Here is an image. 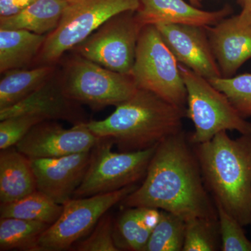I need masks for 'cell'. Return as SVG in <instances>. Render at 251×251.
Segmentation results:
<instances>
[{
  "label": "cell",
  "instance_id": "cell-1",
  "mask_svg": "<svg viewBox=\"0 0 251 251\" xmlns=\"http://www.w3.org/2000/svg\"><path fill=\"white\" fill-rule=\"evenodd\" d=\"M192 144L184 131L158 144L143 184L120 202L128 207L168 211L185 221L218 219Z\"/></svg>",
  "mask_w": 251,
  "mask_h": 251
},
{
  "label": "cell",
  "instance_id": "cell-2",
  "mask_svg": "<svg viewBox=\"0 0 251 251\" xmlns=\"http://www.w3.org/2000/svg\"><path fill=\"white\" fill-rule=\"evenodd\" d=\"M186 110L138 89L103 120L85 122L98 138H110L121 152L142 151L182 131Z\"/></svg>",
  "mask_w": 251,
  "mask_h": 251
},
{
  "label": "cell",
  "instance_id": "cell-3",
  "mask_svg": "<svg viewBox=\"0 0 251 251\" xmlns=\"http://www.w3.org/2000/svg\"><path fill=\"white\" fill-rule=\"evenodd\" d=\"M206 189L242 226L251 222V134L232 139L221 131L192 145Z\"/></svg>",
  "mask_w": 251,
  "mask_h": 251
},
{
  "label": "cell",
  "instance_id": "cell-4",
  "mask_svg": "<svg viewBox=\"0 0 251 251\" xmlns=\"http://www.w3.org/2000/svg\"><path fill=\"white\" fill-rule=\"evenodd\" d=\"M140 0H69L58 25L47 34L34 64L55 65L63 54L85 41L110 18L135 11Z\"/></svg>",
  "mask_w": 251,
  "mask_h": 251
},
{
  "label": "cell",
  "instance_id": "cell-5",
  "mask_svg": "<svg viewBox=\"0 0 251 251\" xmlns=\"http://www.w3.org/2000/svg\"><path fill=\"white\" fill-rule=\"evenodd\" d=\"M179 69L186 89V117L194 126L188 136L192 145L205 143L221 131L251 134V122L236 110L228 98L208 79L184 66Z\"/></svg>",
  "mask_w": 251,
  "mask_h": 251
},
{
  "label": "cell",
  "instance_id": "cell-6",
  "mask_svg": "<svg viewBox=\"0 0 251 251\" xmlns=\"http://www.w3.org/2000/svg\"><path fill=\"white\" fill-rule=\"evenodd\" d=\"M130 75L138 89L186 110L187 94L179 62L153 25L142 29Z\"/></svg>",
  "mask_w": 251,
  "mask_h": 251
},
{
  "label": "cell",
  "instance_id": "cell-7",
  "mask_svg": "<svg viewBox=\"0 0 251 251\" xmlns=\"http://www.w3.org/2000/svg\"><path fill=\"white\" fill-rule=\"evenodd\" d=\"M60 78L69 98L94 110L117 106L138 89L130 74L110 70L76 54Z\"/></svg>",
  "mask_w": 251,
  "mask_h": 251
},
{
  "label": "cell",
  "instance_id": "cell-8",
  "mask_svg": "<svg viewBox=\"0 0 251 251\" xmlns=\"http://www.w3.org/2000/svg\"><path fill=\"white\" fill-rule=\"evenodd\" d=\"M113 141L100 138L91 152L88 169L74 198L117 191L145 177L157 146L142 151L114 152Z\"/></svg>",
  "mask_w": 251,
  "mask_h": 251
},
{
  "label": "cell",
  "instance_id": "cell-9",
  "mask_svg": "<svg viewBox=\"0 0 251 251\" xmlns=\"http://www.w3.org/2000/svg\"><path fill=\"white\" fill-rule=\"evenodd\" d=\"M145 26L136 11H126L110 18L73 50L77 55L106 69L130 75Z\"/></svg>",
  "mask_w": 251,
  "mask_h": 251
},
{
  "label": "cell",
  "instance_id": "cell-10",
  "mask_svg": "<svg viewBox=\"0 0 251 251\" xmlns=\"http://www.w3.org/2000/svg\"><path fill=\"white\" fill-rule=\"evenodd\" d=\"M138 188L130 185L90 197L69 200L63 204L59 219L43 233L39 240L41 251H61L72 249L75 242L93 230L99 220L117 203Z\"/></svg>",
  "mask_w": 251,
  "mask_h": 251
},
{
  "label": "cell",
  "instance_id": "cell-11",
  "mask_svg": "<svg viewBox=\"0 0 251 251\" xmlns=\"http://www.w3.org/2000/svg\"><path fill=\"white\" fill-rule=\"evenodd\" d=\"M99 139L85 122L67 129L57 122L47 120L33 127L16 148L30 159L57 158L91 151Z\"/></svg>",
  "mask_w": 251,
  "mask_h": 251
},
{
  "label": "cell",
  "instance_id": "cell-12",
  "mask_svg": "<svg viewBox=\"0 0 251 251\" xmlns=\"http://www.w3.org/2000/svg\"><path fill=\"white\" fill-rule=\"evenodd\" d=\"M154 25L179 64L208 80L222 77L206 27L165 23Z\"/></svg>",
  "mask_w": 251,
  "mask_h": 251
},
{
  "label": "cell",
  "instance_id": "cell-13",
  "mask_svg": "<svg viewBox=\"0 0 251 251\" xmlns=\"http://www.w3.org/2000/svg\"><path fill=\"white\" fill-rule=\"evenodd\" d=\"M91 152L92 150L57 158L30 159L36 190L58 204L67 202L85 177Z\"/></svg>",
  "mask_w": 251,
  "mask_h": 251
},
{
  "label": "cell",
  "instance_id": "cell-14",
  "mask_svg": "<svg viewBox=\"0 0 251 251\" xmlns=\"http://www.w3.org/2000/svg\"><path fill=\"white\" fill-rule=\"evenodd\" d=\"M80 103L68 97L60 77L52 78L18 103L0 109V121L21 115H33L46 120H64L74 125L82 120Z\"/></svg>",
  "mask_w": 251,
  "mask_h": 251
},
{
  "label": "cell",
  "instance_id": "cell-15",
  "mask_svg": "<svg viewBox=\"0 0 251 251\" xmlns=\"http://www.w3.org/2000/svg\"><path fill=\"white\" fill-rule=\"evenodd\" d=\"M206 30L221 76H234L251 59V25L239 14L224 18Z\"/></svg>",
  "mask_w": 251,
  "mask_h": 251
},
{
  "label": "cell",
  "instance_id": "cell-16",
  "mask_svg": "<svg viewBox=\"0 0 251 251\" xmlns=\"http://www.w3.org/2000/svg\"><path fill=\"white\" fill-rule=\"evenodd\" d=\"M232 11L229 5L209 11L184 0H140L136 14L145 25L165 23L208 27L228 17Z\"/></svg>",
  "mask_w": 251,
  "mask_h": 251
},
{
  "label": "cell",
  "instance_id": "cell-17",
  "mask_svg": "<svg viewBox=\"0 0 251 251\" xmlns=\"http://www.w3.org/2000/svg\"><path fill=\"white\" fill-rule=\"evenodd\" d=\"M36 191L30 158L16 146L0 152V203L16 202Z\"/></svg>",
  "mask_w": 251,
  "mask_h": 251
},
{
  "label": "cell",
  "instance_id": "cell-18",
  "mask_svg": "<svg viewBox=\"0 0 251 251\" xmlns=\"http://www.w3.org/2000/svg\"><path fill=\"white\" fill-rule=\"evenodd\" d=\"M114 221L112 237L119 251H145L161 211L150 207H128Z\"/></svg>",
  "mask_w": 251,
  "mask_h": 251
},
{
  "label": "cell",
  "instance_id": "cell-19",
  "mask_svg": "<svg viewBox=\"0 0 251 251\" xmlns=\"http://www.w3.org/2000/svg\"><path fill=\"white\" fill-rule=\"evenodd\" d=\"M46 37L25 29H0L1 74L34 63Z\"/></svg>",
  "mask_w": 251,
  "mask_h": 251
},
{
  "label": "cell",
  "instance_id": "cell-20",
  "mask_svg": "<svg viewBox=\"0 0 251 251\" xmlns=\"http://www.w3.org/2000/svg\"><path fill=\"white\" fill-rule=\"evenodd\" d=\"M69 0H35L22 11L0 18V29H25L47 35L58 25Z\"/></svg>",
  "mask_w": 251,
  "mask_h": 251
},
{
  "label": "cell",
  "instance_id": "cell-21",
  "mask_svg": "<svg viewBox=\"0 0 251 251\" xmlns=\"http://www.w3.org/2000/svg\"><path fill=\"white\" fill-rule=\"evenodd\" d=\"M0 81V109L26 98L55 75V65L37 66L31 69H15L4 73Z\"/></svg>",
  "mask_w": 251,
  "mask_h": 251
},
{
  "label": "cell",
  "instance_id": "cell-22",
  "mask_svg": "<svg viewBox=\"0 0 251 251\" xmlns=\"http://www.w3.org/2000/svg\"><path fill=\"white\" fill-rule=\"evenodd\" d=\"M62 211L63 204L36 190L16 202L1 204L0 217L37 221L51 226L59 219Z\"/></svg>",
  "mask_w": 251,
  "mask_h": 251
},
{
  "label": "cell",
  "instance_id": "cell-23",
  "mask_svg": "<svg viewBox=\"0 0 251 251\" xmlns=\"http://www.w3.org/2000/svg\"><path fill=\"white\" fill-rule=\"evenodd\" d=\"M50 225L37 221L0 219V251H41L39 240Z\"/></svg>",
  "mask_w": 251,
  "mask_h": 251
},
{
  "label": "cell",
  "instance_id": "cell-24",
  "mask_svg": "<svg viewBox=\"0 0 251 251\" xmlns=\"http://www.w3.org/2000/svg\"><path fill=\"white\" fill-rule=\"evenodd\" d=\"M161 211L145 251H183L186 221L166 211Z\"/></svg>",
  "mask_w": 251,
  "mask_h": 251
},
{
  "label": "cell",
  "instance_id": "cell-25",
  "mask_svg": "<svg viewBox=\"0 0 251 251\" xmlns=\"http://www.w3.org/2000/svg\"><path fill=\"white\" fill-rule=\"evenodd\" d=\"M218 219L195 218L186 221L183 251L221 250Z\"/></svg>",
  "mask_w": 251,
  "mask_h": 251
},
{
  "label": "cell",
  "instance_id": "cell-26",
  "mask_svg": "<svg viewBox=\"0 0 251 251\" xmlns=\"http://www.w3.org/2000/svg\"><path fill=\"white\" fill-rule=\"evenodd\" d=\"M223 92L244 118L251 117V74L209 80Z\"/></svg>",
  "mask_w": 251,
  "mask_h": 251
},
{
  "label": "cell",
  "instance_id": "cell-27",
  "mask_svg": "<svg viewBox=\"0 0 251 251\" xmlns=\"http://www.w3.org/2000/svg\"><path fill=\"white\" fill-rule=\"evenodd\" d=\"M214 203L217 209L221 251H251V241L246 235L244 226L221 204Z\"/></svg>",
  "mask_w": 251,
  "mask_h": 251
},
{
  "label": "cell",
  "instance_id": "cell-28",
  "mask_svg": "<svg viewBox=\"0 0 251 251\" xmlns=\"http://www.w3.org/2000/svg\"><path fill=\"white\" fill-rule=\"evenodd\" d=\"M46 121L33 115L10 117L0 123V150L16 146L38 124Z\"/></svg>",
  "mask_w": 251,
  "mask_h": 251
},
{
  "label": "cell",
  "instance_id": "cell-29",
  "mask_svg": "<svg viewBox=\"0 0 251 251\" xmlns=\"http://www.w3.org/2000/svg\"><path fill=\"white\" fill-rule=\"evenodd\" d=\"M114 221L105 213L96 225L93 231L85 240L77 244V251H119L112 237Z\"/></svg>",
  "mask_w": 251,
  "mask_h": 251
},
{
  "label": "cell",
  "instance_id": "cell-30",
  "mask_svg": "<svg viewBox=\"0 0 251 251\" xmlns=\"http://www.w3.org/2000/svg\"><path fill=\"white\" fill-rule=\"evenodd\" d=\"M35 0H0L1 17L12 16L19 13Z\"/></svg>",
  "mask_w": 251,
  "mask_h": 251
},
{
  "label": "cell",
  "instance_id": "cell-31",
  "mask_svg": "<svg viewBox=\"0 0 251 251\" xmlns=\"http://www.w3.org/2000/svg\"><path fill=\"white\" fill-rule=\"evenodd\" d=\"M241 17L244 18L249 24L251 25V6L249 9L242 10V12L239 14Z\"/></svg>",
  "mask_w": 251,
  "mask_h": 251
},
{
  "label": "cell",
  "instance_id": "cell-32",
  "mask_svg": "<svg viewBox=\"0 0 251 251\" xmlns=\"http://www.w3.org/2000/svg\"><path fill=\"white\" fill-rule=\"evenodd\" d=\"M238 3L242 6V10L249 9L251 6V0H238Z\"/></svg>",
  "mask_w": 251,
  "mask_h": 251
},
{
  "label": "cell",
  "instance_id": "cell-33",
  "mask_svg": "<svg viewBox=\"0 0 251 251\" xmlns=\"http://www.w3.org/2000/svg\"><path fill=\"white\" fill-rule=\"evenodd\" d=\"M203 0H188L189 3L196 7L201 8L202 6Z\"/></svg>",
  "mask_w": 251,
  "mask_h": 251
},
{
  "label": "cell",
  "instance_id": "cell-34",
  "mask_svg": "<svg viewBox=\"0 0 251 251\" xmlns=\"http://www.w3.org/2000/svg\"><path fill=\"white\" fill-rule=\"evenodd\" d=\"M250 225H251V224H250Z\"/></svg>",
  "mask_w": 251,
  "mask_h": 251
}]
</instances>
